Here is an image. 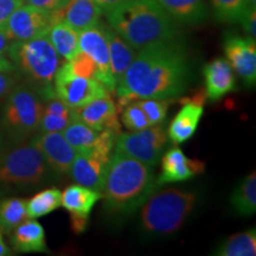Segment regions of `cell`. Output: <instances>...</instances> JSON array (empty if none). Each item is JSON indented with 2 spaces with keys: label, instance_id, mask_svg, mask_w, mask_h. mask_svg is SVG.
Listing matches in <instances>:
<instances>
[{
  "label": "cell",
  "instance_id": "cell-15",
  "mask_svg": "<svg viewBox=\"0 0 256 256\" xmlns=\"http://www.w3.org/2000/svg\"><path fill=\"white\" fill-rule=\"evenodd\" d=\"M206 98V94L204 92H197L191 98H184L183 107L176 114L168 130V136L176 145L188 142L194 136L204 114Z\"/></svg>",
  "mask_w": 256,
  "mask_h": 256
},
{
  "label": "cell",
  "instance_id": "cell-22",
  "mask_svg": "<svg viewBox=\"0 0 256 256\" xmlns=\"http://www.w3.org/2000/svg\"><path fill=\"white\" fill-rule=\"evenodd\" d=\"M176 23L198 25L209 17L206 0H156Z\"/></svg>",
  "mask_w": 256,
  "mask_h": 256
},
{
  "label": "cell",
  "instance_id": "cell-25",
  "mask_svg": "<svg viewBox=\"0 0 256 256\" xmlns=\"http://www.w3.org/2000/svg\"><path fill=\"white\" fill-rule=\"evenodd\" d=\"M46 34L57 54L66 62L80 51L78 32L66 23H54Z\"/></svg>",
  "mask_w": 256,
  "mask_h": 256
},
{
  "label": "cell",
  "instance_id": "cell-36",
  "mask_svg": "<svg viewBox=\"0 0 256 256\" xmlns=\"http://www.w3.org/2000/svg\"><path fill=\"white\" fill-rule=\"evenodd\" d=\"M18 83V76L14 72H0V100L6 98L8 92L14 89Z\"/></svg>",
  "mask_w": 256,
  "mask_h": 256
},
{
  "label": "cell",
  "instance_id": "cell-27",
  "mask_svg": "<svg viewBox=\"0 0 256 256\" xmlns=\"http://www.w3.org/2000/svg\"><path fill=\"white\" fill-rule=\"evenodd\" d=\"M62 134L76 152L86 153L98 147L102 130H96L82 121L76 120L64 128Z\"/></svg>",
  "mask_w": 256,
  "mask_h": 256
},
{
  "label": "cell",
  "instance_id": "cell-39",
  "mask_svg": "<svg viewBox=\"0 0 256 256\" xmlns=\"http://www.w3.org/2000/svg\"><path fill=\"white\" fill-rule=\"evenodd\" d=\"M12 42L14 40L10 38L4 26H0V55H6L8 54V50Z\"/></svg>",
  "mask_w": 256,
  "mask_h": 256
},
{
  "label": "cell",
  "instance_id": "cell-30",
  "mask_svg": "<svg viewBox=\"0 0 256 256\" xmlns=\"http://www.w3.org/2000/svg\"><path fill=\"white\" fill-rule=\"evenodd\" d=\"M62 206V191L56 188H46L26 200L28 218H40Z\"/></svg>",
  "mask_w": 256,
  "mask_h": 256
},
{
  "label": "cell",
  "instance_id": "cell-34",
  "mask_svg": "<svg viewBox=\"0 0 256 256\" xmlns=\"http://www.w3.org/2000/svg\"><path fill=\"white\" fill-rule=\"evenodd\" d=\"M70 69L75 75L81 76L86 78H98V66L94 60L88 56L87 54L80 50L72 60H68Z\"/></svg>",
  "mask_w": 256,
  "mask_h": 256
},
{
  "label": "cell",
  "instance_id": "cell-14",
  "mask_svg": "<svg viewBox=\"0 0 256 256\" xmlns=\"http://www.w3.org/2000/svg\"><path fill=\"white\" fill-rule=\"evenodd\" d=\"M110 159V154L98 151L76 153L69 174L78 184L102 192Z\"/></svg>",
  "mask_w": 256,
  "mask_h": 256
},
{
  "label": "cell",
  "instance_id": "cell-13",
  "mask_svg": "<svg viewBox=\"0 0 256 256\" xmlns=\"http://www.w3.org/2000/svg\"><path fill=\"white\" fill-rule=\"evenodd\" d=\"M31 144L40 150L48 168L58 174H68L76 156L75 150L60 132H40L32 136Z\"/></svg>",
  "mask_w": 256,
  "mask_h": 256
},
{
  "label": "cell",
  "instance_id": "cell-21",
  "mask_svg": "<svg viewBox=\"0 0 256 256\" xmlns=\"http://www.w3.org/2000/svg\"><path fill=\"white\" fill-rule=\"evenodd\" d=\"M102 198L101 192L83 185H70L62 192V206L74 218L88 220L92 208Z\"/></svg>",
  "mask_w": 256,
  "mask_h": 256
},
{
  "label": "cell",
  "instance_id": "cell-42",
  "mask_svg": "<svg viewBox=\"0 0 256 256\" xmlns=\"http://www.w3.org/2000/svg\"><path fill=\"white\" fill-rule=\"evenodd\" d=\"M12 254L14 252L8 247V244L4 241V238H2V232H0V256H8Z\"/></svg>",
  "mask_w": 256,
  "mask_h": 256
},
{
  "label": "cell",
  "instance_id": "cell-11",
  "mask_svg": "<svg viewBox=\"0 0 256 256\" xmlns=\"http://www.w3.org/2000/svg\"><path fill=\"white\" fill-rule=\"evenodd\" d=\"M52 24V12L22 5L10 16L4 28L12 40H28L48 34Z\"/></svg>",
  "mask_w": 256,
  "mask_h": 256
},
{
  "label": "cell",
  "instance_id": "cell-35",
  "mask_svg": "<svg viewBox=\"0 0 256 256\" xmlns=\"http://www.w3.org/2000/svg\"><path fill=\"white\" fill-rule=\"evenodd\" d=\"M256 6L252 5L249 6L242 18L240 19L238 23H241L242 28L247 32L248 36L255 38L256 36Z\"/></svg>",
  "mask_w": 256,
  "mask_h": 256
},
{
  "label": "cell",
  "instance_id": "cell-40",
  "mask_svg": "<svg viewBox=\"0 0 256 256\" xmlns=\"http://www.w3.org/2000/svg\"><path fill=\"white\" fill-rule=\"evenodd\" d=\"M0 72H16L14 63H12L8 58H6L4 55H0Z\"/></svg>",
  "mask_w": 256,
  "mask_h": 256
},
{
  "label": "cell",
  "instance_id": "cell-23",
  "mask_svg": "<svg viewBox=\"0 0 256 256\" xmlns=\"http://www.w3.org/2000/svg\"><path fill=\"white\" fill-rule=\"evenodd\" d=\"M104 30L108 42V49H110L112 75L118 84L128 66L133 62L134 57L136 56V50L130 46L122 37H120L113 28H110V25L104 24Z\"/></svg>",
  "mask_w": 256,
  "mask_h": 256
},
{
  "label": "cell",
  "instance_id": "cell-38",
  "mask_svg": "<svg viewBox=\"0 0 256 256\" xmlns=\"http://www.w3.org/2000/svg\"><path fill=\"white\" fill-rule=\"evenodd\" d=\"M26 5L34 6V8L44 10V11L55 12L62 8L68 2V0H24Z\"/></svg>",
  "mask_w": 256,
  "mask_h": 256
},
{
  "label": "cell",
  "instance_id": "cell-17",
  "mask_svg": "<svg viewBox=\"0 0 256 256\" xmlns=\"http://www.w3.org/2000/svg\"><path fill=\"white\" fill-rule=\"evenodd\" d=\"M76 114L78 120L96 130H112L118 136L121 133V126L118 119V108L110 95L98 98L76 108Z\"/></svg>",
  "mask_w": 256,
  "mask_h": 256
},
{
  "label": "cell",
  "instance_id": "cell-31",
  "mask_svg": "<svg viewBox=\"0 0 256 256\" xmlns=\"http://www.w3.org/2000/svg\"><path fill=\"white\" fill-rule=\"evenodd\" d=\"M211 4L220 22L238 23L249 6L255 5V0H211Z\"/></svg>",
  "mask_w": 256,
  "mask_h": 256
},
{
  "label": "cell",
  "instance_id": "cell-43",
  "mask_svg": "<svg viewBox=\"0 0 256 256\" xmlns=\"http://www.w3.org/2000/svg\"><path fill=\"white\" fill-rule=\"evenodd\" d=\"M2 145H4V144H2V138L0 136V156H2Z\"/></svg>",
  "mask_w": 256,
  "mask_h": 256
},
{
  "label": "cell",
  "instance_id": "cell-29",
  "mask_svg": "<svg viewBox=\"0 0 256 256\" xmlns=\"http://www.w3.org/2000/svg\"><path fill=\"white\" fill-rule=\"evenodd\" d=\"M26 220V200L16 197L0 200V232L2 234H10Z\"/></svg>",
  "mask_w": 256,
  "mask_h": 256
},
{
  "label": "cell",
  "instance_id": "cell-26",
  "mask_svg": "<svg viewBox=\"0 0 256 256\" xmlns=\"http://www.w3.org/2000/svg\"><path fill=\"white\" fill-rule=\"evenodd\" d=\"M230 206L238 216L248 217L256 212V174L252 171L232 191Z\"/></svg>",
  "mask_w": 256,
  "mask_h": 256
},
{
  "label": "cell",
  "instance_id": "cell-6",
  "mask_svg": "<svg viewBox=\"0 0 256 256\" xmlns=\"http://www.w3.org/2000/svg\"><path fill=\"white\" fill-rule=\"evenodd\" d=\"M43 108L40 92L30 84H16L2 108V133L14 144H23L38 130Z\"/></svg>",
  "mask_w": 256,
  "mask_h": 256
},
{
  "label": "cell",
  "instance_id": "cell-28",
  "mask_svg": "<svg viewBox=\"0 0 256 256\" xmlns=\"http://www.w3.org/2000/svg\"><path fill=\"white\" fill-rule=\"evenodd\" d=\"M214 254L218 256H255L256 232L249 229L229 236L215 249Z\"/></svg>",
  "mask_w": 256,
  "mask_h": 256
},
{
  "label": "cell",
  "instance_id": "cell-16",
  "mask_svg": "<svg viewBox=\"0 0 256 256\" xmlns=\"http://www.w3.org/2000/svg\"><path fill=\"white\" fill-rule=\"evenodd\" d=\"M206 164L198 159H190L179 147H172L162 160V172L156 178L158 186L170 183H179L202 174Z\"/></svg>",
  "mask_w": 256,
  "mask_h": 256
},
{
  "label": "cell",
  "instance_id": "cell-19",
  "mask_svg": "<svg viewBox=\"0 0 256 256\" xmlns=\"http://www.w3.org/2000/svg\"><path fill=\"white\" fill-rule=\"evenodd\" d=\"M203 75L206 80V94L210 101H220L235 90L236 81L232 66L226 58H216L206 64Z\"/></svg>",
  "mask_w": 256,
  "mask_h": 256
},
{
  "label": "cell",
  "instance_id": "cell-24",
  "mask_svg": "<svg viewBox=\"0 0 256 256\" xmlns=\"http://www.w3.org/2000/svg\"><path fill=\"white\" fill-rule=\"evenodd\" d=\"M78 120L76 108L69 107L56 95L44 101L40 132H62L66 126Z\"/></svg>",
  "mask_w": 256,
  "mask_h": 256
},
{
  "label": "cell",
  "instance_id": "cell-2",
  "mask_svg": "<svg viewBox=\"0 0 256 256\" xmlns=\"http://www.w3.org/2000/svg\"><path fill=\"white\" fill-rule=\"evenodd\" d=\"M104 14L110 28L136 51L179 37L176 22L156 0H126Z\"/></svg>",
  "mask_w": 256,
  "mask_h": 256
},
{
  "label": "cell",
  "instance_id": "cell-33",
  "mask_svg": "<svg viewBox=\"0 0 256 256\" xmlns=\"http://www.w3.org/2000/svg\"><path fill=\"white\" fill-rule=\"evenodd\" d=\"M121 120L124 127L130 132H136V130H142L144 128L151 126L147 120L145 113H144L142 108L138 106L136 102L132 101L124 107L122 115H121Z\"/></svg>",
  "mask_w": 256,
  "mask_h": 256
},
{
  "label": "cell",
  "instance_id": "cell-8",
  "mask_svg": "<svg viewBox=\"0 0 256 256\" xmlns=\"http://www.w3.org/2000/svg\"><path fill=\"white\" fill-rule=\"evenodd\" d=\"M168 136L164 124H156L130 133H120L115 140V152L154 166L164 152Z\"/></svg>",
  "mask_w": 256,
  "mask_h": 256
},
{
  "label": "cell",
  "instance_id": "cell-7",
  "mask_svg": "<svg viewBox=\"0 0 256 256\" xmlns=\"http://www.w3.org/2000/svg\"><path fill=\"white\" fill-rule=\"evenodd\" d=\"M48 165L34 144H18L0 156V194L34 188L46 180Z\"/></svg>",
  "mask_w": 256,
  "mask_h": 256
},
{
  "label": "cell",
  "instance_id": "cell-20",
  "mask_svg": "<svg viewBox=\"0 0 256 256\" xmlns=\"http://www.w3.org/2000/svg\"><path fill=\"white\" fill-rule=\"evenodd\" d=\"M10 238L12 248L18 252H46L44 228L34 218L26 220L12 230Z\"/></svg>",
  "mask_w": 256,
  "mask_h": 256
},
{
  "label": "cell",
  "instance_id": "cell-18",
  "mask_svg": "<svg viewBox=\"0 0 256 256\" xmlns=\"http://www.w3.org/2000/svg\"><path fill=\"white\" fill-rule=\"evenodd\" d=\"M102 14L95 0H68L62 8L52 12L54 23L62 22L81 32L100 22Z\"/></svg>",
  "mask_w": 256,
  "mask_h": 256
},
{
  "label": "cell",
  "instance_id": "cell-12",
  "mask_svg": "<svg viewBox=\"0 0 256 256\" xmlns=\"http://www.w3.org/2000/svg\"><path fill=\"white\" fill-rule=\"evenodd\" d=\"M223 50L226 60L238 74L247 87L256 83V44L255 38L229 34L224 38Z\"/></svg>",
  "mask_w": 256,
  "mask_h": 256
},
{
  "label": "cell",
  "instance_id": "cell-1",
  "mask_svg": "<svg viewBox=\"0 0 256 256\" xmlns=\"http://www.w3.org/2000/svg\"><path fill=\"white\" fill-rule=\"evenodd\" d=\"M190 81V60L178 40L150 44L136 52L116 84L119 108L136 98H177Z\"/></svg>",
  "mask_w": 256,
  "mask_h": 256
},
{
  "label": "cell",
  "instance_id": "cell-5",
  "mask_svg": "<svg viewBox=\"0 0 256 256\" xmlns=\"http://www.w3.org/2000/svg\"><path fill=\"white\" fill-rule=\"evenodd\" d=\"M197 206V194L182 188L154 192L144 204L140 222L148 235H172L184 226Z\"/></svg>",
  "mask_w": 256,
  "mask_h": 256
},
{
  "label": "cell",
  "instance_id": "cell-4",
  "mask_svg": "<svg viewBox=\"0 0 256 256\" xmlns=\"http://www.w3.org/2000/svg\"><path fill=\"white\" fill-rule=\"evenodd\" d=\"M6 55L14 63L16 72L40 92L44 101L56 95L54 78L64 62L46 34L28 40H14Z\"/></svg>",
  "mask_w": 256,
  "mask_h": 256
},
{
  "label": "cell",
  "instance_id": "cell-37",
  "mask_svg": "<svg viewBox=\"0 0 256 256\" xmlns=\"http://www.w3.org/2000/svg\"><path fill=\"white\" fill-rule=\"evenodd\" d=\"M24 4V0H0V26H4L10 16Z\"/></svg>",
  "mask_w": 256,
  "mask_h": 256
},
{
  "label": "cell",
  "instance_id": "cell-3",
  "mask_svg": "<svg viewBox=\"0 0 256 256\" xmlns=\"http://www.w3.org/2000/svg\"><path fill=\"white\" fill-rule=\"evenodd\" d=\"M156 188L152 166L114 152L108 162L101 194L110 212L128 215L142 208Z\"/></svg>",
  "mask_w": 256,
  "mask_h": 256
},
{
  "label": "cell",
  "instance_id": "cell-10",
  "mask_svg": "<svg viewBox=\"0 0 256 256\" xmlns=\"http://www.w3.org/2000/svg\"><path fill=\"white\" fill-rule=\"evenodd\" d=\"M78 48L83 52L90 56L98 66V78L110 92H115L116 83L112 75L110 49L106 38L104 23L98 22L94 26L78 32Z\"/></svg>",
  "mask_w": 256,
  "mask_h": 256
},
{
  "label": "cell",
  "instance_id": "cell-41",
  "mask_svg": "<svg viewBox=\"0 0 256 256\" xmlns=\"http://www.w3.org/2000/svg\"><path fill=\"white\" fill-rule=\"evenodd\" d=\"M126 2V0H95V2L98 4V8H101L102 14L106 11V10L113 8V6L120 4V2Z\"/></svg>",
  "mask_w": 256,
  "mask_h": 256
},
{
  "label": "cell",
  "instance_id": "cell-32",
  "mask_svg": "<svg viewBox=\"0 0 256 256\" xmlns=\"http://www.w3.org/2000/svg\"><path fill=\"white\" fill-rule=\"evenodd\" d=\"M134 102L142 108L152 126V124L164 122L168 107L174 100L172 98H136Z\"/></svg>",
  "mask_w": 256,
  "mask_h": 256
},
{
  "label": "cell",
  "instance_id": "cell-9",
  "mask_svg": "<svg viewBox=\"0 0 256 256\" xmlns=\"http://www.w3.org/2000/svg\"><path fill=\"white\" fill-rule=\"evenodd\" d=\"M54 89L57 98L72 108H78L95 98L110 95V92L98 80L75 75L68 62L63 63L57 70Z\"/></svg>",
  "mask_w": 256,
  "mask_h": 256
}]
</instances>
